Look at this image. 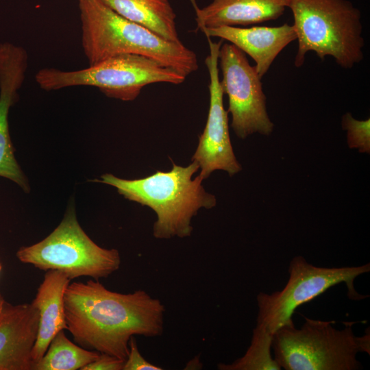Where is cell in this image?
<instances>
[{"label": "cell", "mask_w": 370, "mask_h": 370, "mask_svg": "<svg viewBox=\"0 0 370 370\" xmlns=\"http://www.w3.org/2000/svg\"><path fill=\"white\" fill-rule=\"evenodd\" d=\"M64 301L67 330L87 349L125 360L132 336L163 334L165 307L143 290L123 294L97 280L73 282Z\"/></svg>", "instance_id": "cell-1"}, {"label": "cell", "mask_w": 370, "mask_h": 370, "mask_svg": "<svg viewBox=\"0 0 370 370\" xmlns=\"http://www.w3.org/2000/svg\"><path fill=\"white\" fill-rule=\"evenodd\" d=\"M82 47L89 64L121 54L154 59L184 77L198 69L196 53L121 16L101 0H78Z\"/></svg>", "instance_id": "cell-2"}, {"label": "cell", "mask_w": 370, "mask_h": 370, "mask_svg": "<svg viewBox=\"0 0 370 370\" xmlns=\"http://www.w3.org/2000/svg\"><path fill=\"white\" fill-rule=\"evenodd\" d=\"M199 169L195 162L187 166L173 163L169 171H157L143 178L125 180L106 173L99 182L115 187L125 198L151 208L157 215L153 227L156 238H184L191 234V220L198 210L217 204L215 197L204 190L203 180L199 175L193 179Z\"/></svg>", "instance_id": "cell-3"}, {"label": "cell", "mask_w": 370, "mask_h": 370, "mask_svg": "<svg viewBox=\"0 0 370 370\" xmlns=\"http://www.w3.org/2000/svg\"><path fill=\"white\" fill-rule=\"evenodd\" d=\"M298 41L294 64L301 66L313 51L322 61L329 56L345 69L364 58L361 12L348 0H288Z\"/></svg>", "instance_id": "cell-4"}, {"label": "cell", "mask_w": 370, "mask_h": 370, "mask_svg": "<svg viewBox=\"0 0 370 370\" xmlns=\"http://www.w3.org/2000/svg\"><path fill=\"white\" fill-rule=\"evenodd\" d=\"M300 328L293 323L280 328L273 335L271 349L281 369L286 370H358L359 352L369 354V333L356 336L353 323L338 330L332 323L304 317Z\"/></svg>", "instance_id": "cell-5"}, {"label": "cell", "mask_w": 370, "mask_h": 370, "mask_svg": "<svg viewBox=\"0 0 370 370\" xmlns=\"http://www.w3.org/2000/svg\"><path fill=\"white\" fill-rule=\"evenodd\" d=\"M186 77L158 61L136 54H121L77 71L42 69L36 81L45 90L71 86L98 88L107 97L122 101H133L142 89L151 84H180Z\"/></svg>", "instance_id": "cell-6"}, {"label": "cell", "mask_w": 370, "mask_h": 370, "mask_svg": "<svg viewBox=\"0 0 370 370\" xmlns=\"http://www.w3.org/2000/svg\"><path fill=\"white\" fill-rule=\"evenodd\" d=\"M16 257L43 271L56 270L70 280L88 276L107 278L121 265L119 252L97 245L79 225L73 208H69L59 225L42 241L21 247Z\"/></svg>", "instance_id": "cell-7"}, {"label": "cell", "mask_w": 370, "mask_h": 370, "mask_svg": "<svg viewBox=\"0 0 370 370\" xmlns=\"http://www.w3.org/2000/svg\"><path fill=\"white\" fill-rule=\"evenodd\" d=\"M369 271V263L358 267L326 268L312 265L302 256H295L290 262L289 278L284 288L257 295L256 326L273 335L282 326L293 323V314L298 307L341 283L345 284L350 299L366 298L367 295L356 291L354 282Z\"/></svg>", "instance_id": "cell-8"}, {"label": "cell", "mask_w": 370, "mask_h": 370, "mask_svg": "<svg viewBox=\"0 0 370 370\" xmlns=\"http://www.w3.org/2000/svg\"><path fill=\"white\" fill-rule=\"evenodd\" d=\"M222 72L220 80L223 94L228 97L227 112L236 136L245 138L258 132L269 136L273 130L266 108V95L255 66L245 53L232 43L222 44L219 52Z\"/></svg>", "instance_id": "cell-9"}, {"label": "cell", "mask_w": 370, "mask_h": 370, "mask_svg": "<svg viewBox=\"0 0 370 370\" xmlns=\"http://www.w3.org/2000/svg\"><path fill=\"white\" fill-rule=\"evenodd\" d=\"M210 54L205 63L209 77L210 106L207 121L199 138L197 148L192 157L201 169L198 175L203 180L216 170L233 175L241 170L234 153L228 125L227 111L223 106V92L219 75V52L223 40L212 42L208 38Z\"/></svg>", "instance_id": "cell-10"}, {"label": "cell", "mask_w": 370, "mask_h": 370, "mask_svg": "<svg viewBox=\"0 0 370 370\" xmlns=\"http://www.w3.org/2000/svg\"><path fill=\"white\" fill-rule=\"evenodd\" d=\"M27 66V54L23 47L8 42L0 44V176L14 182L26 192L29 187L14 157L8 114L25 79Z\"/></svg>", "instance_id": "cell-11"}, {"label": "cell", "mask_w": 370, "mask_h": 370, "mask_svg": "<svg viewBox=\"0 0 370 370\" xmlns=\"http://www.w3.org/2000/svg\"><path fill=\"white\" fill-rule=\"evenodd\" d=\"M38 309L31 304H0V370H32L37 338Z\"/></svg>", "instance_id": "cell-12"}, {"label": "cell", "mask_w": 370, "mask_h": 370, "mask_svg": "<svg viewBox=\"0 0 370 370\" xmlns=\"http://www.w3.org/2000/svg\"><path fill=\"white\" fill-rule=\"evenodd\" d=\"M207 38L217 37L227 40L248 54L255 62L260 78L269 70L280 52L297 40L293 25L280 26L252 25L249 27L220 26L201 30Z\"/></svg>", "instance_id": "cell-13"}, {"label": "cell", "mask_w": 370, "mask_h": 370, "mask_svg": "<svg viewBox=\"0 0 370 370\" xmlns=\"http://www.w3.org/2000/svg\"><path fill=\"white\" fill-rule=\"evenodd\" d=\"M288 0H212L195 7L197 29L220 26L245 27L276 20L288 8Z\"/></svg>", "instance_id": "cell-14"}, {"label": "cell", "mask_w": 370, "mask_h": 370, "mask_svg": "<svg viewBox=\"0 0 370 370\" xmlns=\"http://www.w3.org/2000/svg\"><path fill=\"white\" fill-rule=\"evenodd\" d=\"M70 281L59 271H47L32 302L39 312L37 338L32 352L34 364L43 356L54 336L67 330L64 295Z\"/></svg>", "instance_id": "cell-15"}, {"label": "cell", "mask_w": 370, "mask_h": 370, "mask_svg": "<svg viewBox=\"0 0 370 370\" xmlns=\"http://www.w3.org/2000/svg\"><path fill=\"white\" fill-rule=\"evenodd\" d=\"M101 1L121 16L147 28L163 39L182 42L176 27V14L169 0Z\"/></svg>", "instance_id": "cell-16"}, {"label": "cell", "mask_w": 370, "mask_h": 370, "mask_svg": "<svg viewBox=\"0 0 370 370\" xmlns=\"http://www.w3.org/2000/svg\"><path fill=\"white\" fill-rule=\"evenodd\" d=\"M99 354L74 344L62 330L52 339L43 356L34 364L32 370H82Z\"/></svg>", "instance_id": "cell-17"}, {"label": "cell", "mask_w": 370, "mask_h": 370, "mask_svg": "<svg viewBox=\"0 0 370 370\" xmlns=\"http://www.w3.org/2000/svg\"><path fill=\"white\" fill-rule=\"evenodd\" d=\"M273 335L258 326L253 330L250 345L245 354L230 364L219 363L220 370H280L271 355Z\"/></svg>", "instance_id": "cell-18"}, {"label": "cell", "mask_w": 370, "mask_h": 370, "mask_svg": "<svg viewBox=\"0 0 370 370\" xmlns=\"http://www.w3.org/2000/svg\"><path fill=\"white\" fill-rule=\"evenodd\" d=\"M343 129L347 132V143L350 148H358L361 153L370 151V119L360 121L354 119L349 112L342 119Z\"/></svg>", "instance_id": "cell-19"}, {"label": "cell", "mask_w": 370, "mask_h": 370, "mask_svg": "<svg viewBox=\"0 0 370 370\" xmlns=\"http://www.w3.org/2000/svg\"><path fill=\"white\" fill-rule=\"evenodd\" d=\"M162 368L147 361L140 353L134 336L129 342V354L123 370H162Z\"/></svg>", "instance_id": "cell-20"}, {"label": "cell", "mask_w": 370, "mask_h": 370, "mask_svg": "<svg viewBox=\"0 0 370 370\" xmlns=\"http://www.w3.org/2000/svg\"><path fill=\"white\" fill-rule=\"evenodd\" d=\"M125 360L114 356L100 353L99 356L82 370H123Z\"/></svg>", "instance_id": "cell-21"}, {"label": "cell", "mask_w": 370, "mask_h": 370, "mask_svg": "<svg viewBox=\"0 0 370 370\" xmlns=\"http://www.w3.org/2000/svg\"><path fill=\"white\" fill-rule=\"evenodd\" d=\"M2 300H3V298H2V297L0 295V304H1V302Z\"/></svg>", "instance_id": "cell-22"}, {"label": "cell", "mask_w": 370, "mask_h": 370, "mask_svg": "<svg viewBox=\"0 0 370 370\" xmlns=\"http://www.w3.org/2000/svg\"><path fill=\"white\" fill-rule=\"evenodd\" d=\"M1 264H0V271H1Z\"/></svg>", "instance_id": "cell-23"}]
</instances>
